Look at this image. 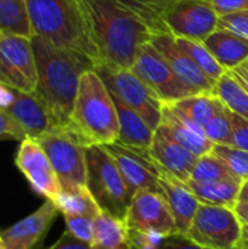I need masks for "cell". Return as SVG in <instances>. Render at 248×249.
<instances>
[{"instance_id":"cell-8","label":"cell","mask_w":248,"mask_h":249,"mask_svg":"<svg viewBox=\"0 0 248 249\" xmlns=\"http://www.w3.org/2000/svg\"><path fill=\"white\" fill-rule=\"evenodd\" d=\"M243 225L234 209L200 204L187 236L210 249H235L241 242Z\"/></svg>"},{"instance_id":"cell-2","label":"cell","mask_w":248,"mask_h":249,"mask_svg":"<svg viewBox=\"0 0 248 249\" xmlns=\"http://www.w3.org/2000/svg\"><path fill=\"white\" fill-rule=\"evenodd\" d=\"M38 83L35 93L45 105L56 130H67L77 95L80 77L94 70V61L73 50L60 48L48 41L32 36Z\"/></svg>"},{"instance_id":"cell-37","label":"cell","mask_w":248,"mask_h":249,"mask_svg":"<svg viewBox=\"0 0 248 249\" xmlns=\"http://www.w3.org/2000/svg\"><path fill=\"white\" fill-rule=\"evenodd\" d=\"M26 137L25 131L6 114L0 109V142L13 140V142H23Z\"/></svg>"},{"instance_id":"cell-48","label":"cell","mask_w":248,"mask_h":249,"mask_svg":"<svg viewBox=\"0 0 248 249\" xmlns=\"http://www.w3.org/2000/svg\"><path fill=\"white\" fill-rule=\"evenodd\" d=\"M0 241H1V239H0Z\"/></svg>"},{"instance_id":"cell-4","label":"cell","mask_w":248,"mask_h":249,"mask_svg":"<svg viewBox=\"0 0 248 249\" xmlns=\"http://www.w3.org/2000/svg\"><path fill=\"white\" fill-rule=\"evenodd\" d=\"M32 35L50 44L77 51L96 63L80 0H26Z\"/></svg>"},{"instance_id":"cell-20","label":"cell","mask_w":248,"mask_h":249,"mask_svg":"<svg viewBox=\"0 0 248 249\" xmlns=\"http://www.w3.org/2000/svg\"><path fill=\"white\" fill-rule=\"evenodd\" d=\"M159 184L162 194L171 210V214L174 217L177 233L187 235L193 223V219L199 210L200 201L193 194L187 182H181L175 178L162 174L159 178Z\"/></svg>"},{"instance_id":"cell-46","label":"cell","mask_w":248,"mask_h":249,"mask_svg":"<svg viewBox=\"0 0 248 249\" xmlns=\"http://www.w3.org/2000/svg\"><path fill=\"white\" fill-rule=\"evenodd\" d=\"M0 249H6V248H4V245L1 244V241H0Z\"/></svg>"},{"instance_id":"cell-7","label":"cell","mask_w":248,"mask_h":249,"mask_svg":"<svg viewBox=\"0 0 248 249\" xmlns=\"http://www.w3.org/2000/svg\"><path fill=\"white\" fill-rule=\"evenodd\" d=\"M48 156L61 190L86 187L88 166L85 146L64 130H54L37 139Z\"/></svg>"},{"instance_id":"cell-23","label":"cell","mask_w":248,"mask_h":249,"mask_svg":"<svg viewBox=\"0 0 248 249\" xmlns=\"http://www.w3.org/2000/svg\"><path fill=\"white\" fill-rule=\"evenodd\" d=\"M243 181L238 178L216 181V182H194L189 181L187 185L197 197L200 204L208 206H219V207H229L234 209L238 203V194L241 190Z\"/></svg>"},{"instance_id":"cell-13","label":"cell","mask_w":248,"mask_h":249,"mask_svg":"<svg viewBox=\"0 0 248 249\" xmlns=\"http://www.w3.org/2000/svg\"><path fill=\"white\" fill-rule=\"evenodd\" d=\"M105 149L113 156L132 198L139 191L162 194L159 184L162 174L152 162L149 152H139L117 142L105 144Z\"/></svg>"},{"instance_id":"cell-26","label":"cell","mask_w":248,"mask_h":249,"mask_svg":"<svg viewBox=\"0 0 248 249\" xmlns=\"http://www.w3.org/2000/svg\"><path fill=\"white\" fill-rule=\"evenodd\" d=\"M60 214L82 216L96 219L102 210L89 193L88 187H77L70 190H61L60 196L54 200Z\"/></svg>"},{"instance_id":"cell-31","label":"cell","mask_w":248,"mask_h":249,"mask_svg":"<svg viewBox=\"0 0 248 249\" xmlns=\"http://www.w3.org/2000/svg\"><path fill=\"white\" fill-rule=\"evenodd\" d=\"M231 178H235V177L231 174L227 165L210 152L197 159L193 168L190 181L206 184V182H216V181H224V179H231Z\"/></svg>"},{"instance_id":"cell-38","label":"cell","mask_w":248,"mask_h":249,"mask_svg":"<svg viewBox=\"0 0 248 249\" xmlns=\"http://www.w3.org/2000/svg\"><path fill=\"white\" fill-rule=\"evenodd\" d=\"M156 249H210L206 247H202L199 244H196L194 241H191L187 235L183 233H172L165 236L159 247Z\"/></svg>"},{"instance_id":"cell-29","label":"cell","mask_w":248,"mask_h":249,"mask_svg":"<svg viewBox=\"0 0 248 249\" xmlns=\"http://www.w3.org/2000/svg\"><path fill=\"white\" fill-rule=\"evenodd\" d=\"M171 105L193 123L205 128L208 121L222 107V102L215 95H191L181 101L172 102Z\"/></svg>"},{"instance_id":"cell-11","label":"cell","mask_w":248,"mask_h":249,"mask_svg":"<svg viewBox=\"0 0 248 249\" xmlns=\"http://www.w3.org/2000/svg\"><path fill=\"white\" fill-rule=\"evenodd\" d=\"M0 109L25 131L28 139L37 140L56 130L45 105L35 92L26 93L0 85Z\"/></svg>"},{"instance_id":"cell-19","label":"cell","mask_w":248,"mask_h":249,"mask_svg":"<svg viewBox=\"0 0 248 249\" xmlns=\"http://www.w3.org/2000/svg\"><path fill=\"white\" fill-rule=\"evenodd\" d=\"M161 124L170 131V134L180 144H183L187 150H190L197 158L210 153L215 146L206 137L203 127L193 123L171 104H164Z\"/></svg>"},{"instance_id":"cell-44","label":"cell","mask_w":248,"mask_h":249,"mask_svg":"<svg viewBox=\"0 0 248 249\" xmlns=\"http://www.w3.org/2000/svg\"><path fill=\"white\" fill-rule=\"evenodd\" d=\"M241 242L248 244V225L243 226V235H241Z\"/></svg>"},{"instance_id":"cell-43","label":"cell","mask_w":248,"mask_h":249,"mask_svg":"<svg viewBox=\"0 0 248 249\" xmlns=\"http://www.w3.org/2000/svg\"><path fill=\"white\" fill-rule=\"evenodd\" d=\"M238 203H248V179L243 181L241 190L238 194Z\"/></svg>"},{"instance_id":"cell-17","label":"cell","mask_w":248,"mask_h":249,"mask_svg":"<svg viewBox=\"0 0 248 249\" xmlns=\"http://www.w3.org/2000/svg\"><path fill=\"white\" fill-rule=\"evenodd\" d=\"M149 156L161 174L181 182L190 181L193 168L199 159L183 144H180L162 124L155 130Z\"/></svg>"},{"instance_id":"cell-18","label":"cell","mask_w":248,"mask_h":249,"mask_svg":"<svg viewBox=\"0 0 248 249\" xmlns=\"http://www.w3.org/2000/svg\"><path fill=\"white\" fill-rule=\"evenodd\" d=\"M57 214H60V212L56 203L45 200L34 213L0 232L1 244L6 249H32L45 236Z\"/></svg>"},{"instance_id":"cell-33","label":"cell","mask_w":248,"mask_h":249,"mask_svg":"<svg viewBox=\"0 0 248 249\" xmlns=\"http://www.w3.org/2000/svg\"><path fill=\"white\" fill-rule=\"evenodd\" d=\"M205 134L213 144H231V117L229 109L224 104L205 125Z\"/></svg>"},{"instance_id":"cell-5","label":"cell","mask_w":248,"mask_h":249,"mask_svg":"<svg viewBox=\"0 0 248 249\" xmlns=\"http://www.w3.org/2000/svg\"><path fill=\"white\" fill-rule=\"evenodd\" d=\"M88 179L86 187L102 213L126 220L132 196L123 177L105 146L94 144L85 147Z\"/></svg>"},{"instance_id":"cell-21","label":"cell","mask_w":248,"mask_h":249,"mask_svg":"<svg viewBox=\"0 0 248 249\" xmlns=\"http://www.w3.org/2000/svg\"><path fill=\"white\" fill-rule=\"evenodd\" d=\"M113 99L115 104L120 124V134L117 143L139 152H149L155 130H152L151 125L136 111L124 105L120 99H117L115 96H113Z\"/></svg>"},{"instance_id":"cell-16","label":"cell","mask_w":248,"mask_h":249,"mask_svg":"<svg viewBox=\"0 0 248 249\" xmlns=\"http://www.w3.org/2000/svg\"><path fill=\"white\" fill-rule=\"evenodd\" d=\"M151 44L165 58L177 77L194 93V95H215L216 82L212 80L194 61L178 47L175 36L164 34H152Z\"/></svg>"},{"instance_id":"cell-9","label":"cell","mask_w":248,"mask_h":249,"mask_svg":"<svg viewBox=\"0 0 248 249\" xmlns=\"http://www.w3.org/2000/svg\"><path fill=\"white\" fill-rule=\"evenodd\" d=\"M38 73L32 38L3 34L0 38V85L32 93Z\"/></svg>"},{"instance_id":"cell-1","label":"cell","mask_w":248,"mask_h":249,"mask_svg":"<svg viewBox=\"0 0 248 249\" xmlns=\"http://www.w3.org/2000/svg\"><path fill=\"white\" fill-rule=\"evenodd\" d=\"M96 53V67L132 69L151 29L117 0H80Z\"/></svg>"},{"instance_id":"cell-25","label":"cell","mask_w":248,"mask_h":249,"mask_svg":"<svg viewBox=\"0 0 248 249\" xmlns=\"http://www.w3.org/2000/svg\"><path fill=\"white\" fill-rule=\"evenodd\" d=\"M120 4L133 12L152 34L168 32L165 26L167 15L181 0H117ZM170 34V32H168Z\"/></svg>"},{"instance_id":"cell-39","label":"cell","mask_w":248,"mask_h":249,"mask_svg":"<svg viewBox=\"0 0 248 249\" xmlns=\"http://www.w3.org/2000/svg\"><path fill=\"white\" fill-rule=\"evenodd\" d=\"M218 16H227L248 9V0H210Z\"/></svg>"},{"instance_id":"cell-35","label":"cell","mask_w":248,"mask_h":249,"mask_svg":"<svg viewBox=\"0 0 248 249\" xmlns=\"http://www.w3.org/2000/svg\"><path fill=\"white\" fill-rule=\"evenodd\" d=\"M218 26L248 39V9L227 16H221Z\"/></svg>"},{"instance_id":"cell-28","label":"cell","mask_w":248,"mask_h":249,"mask_svg":"<svg viewBox=\"0 0 248 249\" xmlns=\"http://www.w3.org/2000/svg\"><path fill=\"white\" fill-rule=\"evenodd\" d=\"M215 96L234 114L248 120V92L228 71L216 82Z\"/></svg>"},{"instance_id":"cell-24","label":"cell","mask_w":248,"mask_h":249,"mask_svg":"<svg viewBox=\"0 0 248 249\" xmlns=\"http://www.w3.org/2000/svg\"><path fill=\"white\" fill-rule=\"evenodd\" d=\"M92 249H133L130 232L126 220H120L107 213H101L95 219Z\"/></svg>"},{"instance_id":"cell-41","label":"cell","mask_w":248,"mask_h":249,"mask_svg":"<svg viewBox=\"0 0 248 249\" xmlns=\"http://www.w3.org/2000/svg\"><path fill=\"white\" fill-rule=\"evenodd\" d=\"M228 73H229L235 80H238L248 92V60L247 61H244V63H241L240 66H237L235 69L229 70Z\"/></svg>"},{"instance_id":"cell-3","label":"cell","mask_w":248,"mask_h":249,"mask_svg":"<svg viewBox=\"0 0 248 249\" xmlns=\"http://www.w3.org/2000/svg\"><path fill=\"white\" fill-rule=\"evenodd\" d=\"M85 147L118 140L120 124L114 99L101 76L94 70L82 74L70 124L66 130Z\"/></svg>"},{"instance_id":"cell-30","label":"cell","mask_w":248,"mask_h":249,"mask_svg":"<svg viewBox=\"0 0 248 249\" xmlns=\"http://www.w3.org/2000/svg\"><path fill=\"white\" fill-rule=\"evenodd\" d=\"M178 47L194 61V64L202 69L212 80L218 82L222 74L227 71L212 55V53L208 50L205 42L202 41H194V39H187V38H175Z\"/></svg>"},{"instance_id":"cell-10","label":"cell","mask_w":248,"mask_h":249,"mask_svg":"<svg viewBox=\"0 0 248 249\" xmlns=\"http://www.w3.org/2000/svg\"><path fill=\"white\" fill-rule=\"evenodd\" d=\"M132 70L164 102L172 104L194 95L172 71L165 58L149 42L139 50Z\"/></svg>"},{"instance_id":"cell-45","label":"cell","mask_w":248,"mask_h":249,"mask_svg":"<svg viewBox=\"0 0 248 249\" xmlns=\"http://www.w3.org/2000/svg\"><path fill=\"white\" fill-rule=\"evenodd\" d=\"M235 249H248V244H246V242H240V244L235 247Z\"/></svg>"},{"instance_id":"cell-6","label":"cell","mask_w":248,"mask_h":249,"mask_svg":"<svg viewBox=\"0 0 248 249\" xmlns=\"http://www.w3.org/2000/svg\"><path fill=\"white\" fill-rule=\"evenodd\" d=\"M95 71L101 76L110 93L136 111L152 130L161 125L164 102L132 69L96 67Z\"/></svg>"},{"instance_id":"cell-34","label":"cell","mask_w":248,"mask_h":249,"mask_svg":"<svg viewBox=\"0 0 248 249\" xmlns=\"http://www.w3.org/2000/svg\"><path fill=\"white\" fill-rule=\"evenodd\" d=\"M67 232L75 236L77 241L91 245L94 239V229H95V219L82 217V216H69L63 214Z\"/></svg>"},{"instance_id":"cell-47","label":"cell","mask_w":248,"mask_h":249,"mask_svg":"<svg viewBox=\"0 0 248 249\" xmlns=\"http://www.w3.org/2000/svg\"><path fill=\"white\" fill-rule=\"evenodd\" d=\"M1 36H3V32H1V31H0V38H1Z\"/></svg>"},{"instance_id":"cell-36","label":"cell","mask_w":248,"mask_h":249,"mask_svg":"<svg viewBox=\"0 0 248 249\" xmlns=\"http://www.w3.org/2000/svg\"><path fill=\"white\" fill-rule=\"evenodd\" d=\"M229 117H231V125H232L231 146L248 152V120L231 111H229Z\"/></svg>"},{"instance_id":"cell-42","label":"cell","mask_w":248,"mask_h":249,"mask_svg":"<svg viewBox=\"0 0 248 249\" xmlns=\"http://www.w3.org/2000/svg\"><path fill=\"white\" fill-rule=\"evenodd\" d=\"M234 212L243 226L248 225V203H237L234 207Z\"/></svg>"},{"instance_id":"cell-40","label":"cell","mask_w":248,"mask_h":249,"mask_svg":"<svg viewBox=\"0 0 248 249\" xmlns=\"http://www.w3.org/2000/svg\"><path fill=\"white\" fill-rule=\"evenodd\" d=\"M48 249H92L91 245L88 244H83L80 241H77L75 236H72L67 231L60 236V239L51 245Z\"/></svg>"},{"instance_id":"cell-15","label":"cell","mask_w":248,"mask_h":249,"mask_svg":"<svg viewBox=\"0 0 248 249\" xmlns=\"http://www.w3.org/2000/svg\"><path fill=\"white\" fill-rule=\"evenodd\" d=\"M15 163L37 194L51 201L60 196V181L48 156L35 139H25L19 143Z\"/></svg>"},{"instance_id":"cell-27","label":"cell","mask_w":248,"mask_h":249,"mask_svg":"<svg viewBox=\"0 0 248 249\" xmlns=\"http://www.w3.org/2000/svg\"><path fill=\"white\" fill-rule=\"evenodd\" d=\"M0 31L10 35L34 36L26 0H0Z\"/></svg>"},{"instance_id":"cell-32","label":"cell","mask_w":248,"mask_h":249,"mask_svg":"<svg viewBox=\"0 0 248 249\" xmlns=\"http://www.w3.org/2000/svg\"><path fill=\"white\" fill-rule=\"evenodd\" d=\"M212 153L227 165L235 178L241 181L248 179V152L231 144H215Z\"/></svg>"},{"instance_id":"cell-22","label":"cell","mask_w":248,"mask_h":249,"mask_svg":"<svg viewBox=\"0 0 248 249\" xmlns=\"http://www.w3.org/2000/svg\"><path fill=\"white\" fill-rule=\"evenodd\" d=\"M205 45L227 71L248 60V39L228 29L218 26L205 39Z\"/></svg>"},{"instance_id":"cell-14","label":"cell","mask_w":248,"mask_h":249,"mask_svg":"<svg viewBox=\"0 0 248 249\" xmlns=\"http://www.w3.org/2000/svg\"><path fill=\"white\" fill-rule=\"evenodd\" d=\"M218 23L219 16L210 0H181L165 18L171 35L202 42L218 28Z\"/></svg>"},{"instance_id":"cell-12","label":"cell","mask_w":248,"mask_h":249,"mask_svg":"<svg viewBox=\"0 0 248 249\" xmlns=\"http://www.w3.org/2000/svg\"><path fill=\"white\" fill-rule=\"evenodd\" d=\"M129 231L168 236L177 233V226L164 194L139 191L133 196L126 216Z\"/></svg>"}]
</instances>
